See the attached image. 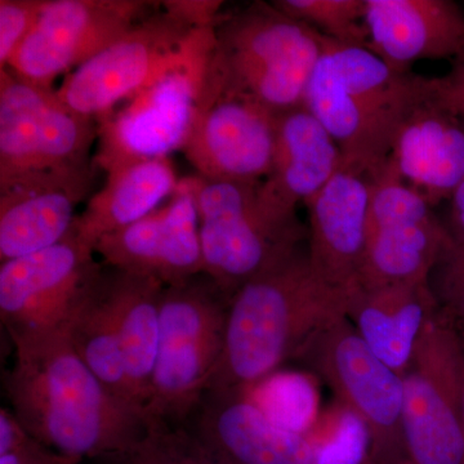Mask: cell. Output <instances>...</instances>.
I'll use <instances>...</instances> for the list:
<instances>
[{"label":"cell","mask_w":464,"mask_h":464,"mask_svg":"<svg viewBox=\"0 0 464 464\" xmlns=\"http://www.w3.org/2000/svg\"><path fill=\"white\" fill-rule=\"evenodd\" d=\"M368 50L398 72L464 57V9L453 0H365Z\"/></svg>","instance_id":"cell-21"},{"label":"cell","mask_w":464,"mask_h":464,"mask_svg":"<svg viewBox=\"0 0 464 464\" xmlns=\"http://www.w3.org/2000/svg\"><path fill=\"white\" fill-rule=\"evenodd\" d=\"M438 311L430 283H411L353 290L346 317L378 359L402 377Z\"/></svg>","instance_id":"cell-22"},{"label":"cell","mask_w":464,"mask_h":464,"mask_svg":"<svg viewBox=\"0 0 464 464\" xmlns=\"http://www.w3.org/2000/svg\"><path fill=\"white\" fill-rule=\"evenodd\" d=\"M213 48L215 42L96 121L93 161L99 169L109 173L182 151L190 136Z\"/></svg>","instance_id":"cell-10"},{"label":"cell","mask_w":464,"mask_h":464,"mask_svg":"<svg viewBox=\"0 0 464 464\" xmlns=\"http://www.w3.org/2000/svg\"><path fill=\"white\" fill-rule=\"evenodd\" d=\"M212 65L235 90L275 114L304 106L324 36L273 3L255 2L215 26Z\"/></svg>","instance_id":"cell-5"},{"label":"cell","mask_w":464,"mask_h":464,"mask_svg":"<svg viewBox=\"0 0 464 464\" xmlns=\"http://www.w3.org/2000/svg\"><path fill=\"white\" fill-rule=\"evenodd\" d=\"M463 411H464V396H463Z\"/></svg>","instance_id":"cell-36"},{"label":"cell","mask_w":464,"mask_h":464,"mask_svg":"<svg viewBox=\"0 0 464 464\" xmlns=\"http://www.w3.org/2000/svg\"><path fill=\"white\" fill-rule=\"evenodd\" d=\"M199 215L204 274L228 297L244 284L299 252L306 228L297 210L266 192L264 181L191 176Z\"/></svg>","instance_id":"cell-4"},{"label":"cell","mask_w":464,"mask_h":464,"mask_svg":"<svg viewBox=\"0 0 464 464\" xmlns=\"http://www.w3.org/2000/svg\"><path fill=\"white\" fill-rule=\"evenodd\" d=\"M342 167L337 142L304 106L276 115L273 163L264 188L277 203L297 210Z\"/></svg>","instance_id":"cell-23"},{"label":"cell","mask_w":464,"mask_h":464,"mask_svg":"<svg viewBox=\"0 0 464 464\" xmlns=\"http://www.w3.org/2000/svg\"><path fill=\"white\" fill-rule=\"evenodd\" d=\"M429 283L440 313L464 341V235L449 228Z\"/></svg>","instance_id":"cell-30"},{"label":"cell","mask_w":464,"mask_h":464,"mask_svg":"<svg viewBox=\"0 0 464 464\" xmlns=\"http://www.w3.org/2000/svg\"><path fill=\"white\" fill-rule=\"evenodd\" d=\"M179 179L170 158L150 159L110 170L75 219L74 231L94 250L97 241L140 221L169 199Z\"/></svg>","instance_id":"cell-25"},{"label":"cell","mask_w":464,"mask_h":464,"mask_svg":"<svg viewBox=\"0 0 464 464\" xmlns=\"http://www.w3.org/2000/svg\"><path fill=\"white\" fill-rule=\"evenodd\" d=\"M273 5L333 42L368 48L365 0H276Z\"/></svg>","instance_id":"cell-28"},{"label":"cell","mask_w":464,"mask_h":464,"mask_svg":"<svg viewBox=\"0 0 464 464\" xmlns=\"http://www.w3.org/2000/svg\"><path fill=\"white\" fill-rule=\"evenodd\" d=\"M0 464H83L61 456L32 435L16 448L0 453Z\"/></svg>","instance_id":"cell-33"},{"label":"cell","mask_w":464,"mask_h":464,"mask_svg":"<svg viewBox=\"0 0 464 464\" xmlns=\"http://www.w3.org/2000/svg\"><path fill=\"white\" fill-rule=\"evenodd\" d=\"M304 206L310 217L308 259L333 286L357 289L371 210V181L364 173L342 167Z\"/></svg>","instance_id":"cell-19"},{"label":"cell","mask_w":464,"mask_h":464,"mask_svg":"<svg viewBox=\"0 0 464 464\" xmlns=\"http://www.w3.org/2000/svg\"><path fill=\"white\" fill-rule=\"evenodd\" d=\"M401 378L409 463L464 464V341L440 310Z\"/></svg>","instance_id":"cell-9"},{"label":"cell","mask_w":464,"mask_h":464,"mask_svg":"<svg viewBox=\"0 0 464 464\" xmlns=\"http://www.w3.org/2000/svg\"><path fill=\"white\" fill-rule=\"evenodd\" d=\"M228 302L206 274L164 288L148 426L186 424L199 408L224 351Z\"/></svg>","instance_id":"cell-6"},{"label":"cell","mask_w":464,"mask_h":464,"mask_svg":"<svg viewBox=\"0 0 464 464\" xmlns=\"http://www.w3.org/2000/svg\"><path fill=\"white\" fill-rule=\"evenodd\" d=\"M99 464H230L188 424L150 423L145 435L121 456Z\"/></svg>","instance_id":"cell-27"},{"label":"cell","mask_w":464,"mask_h":464,"mask_svg":"<svg viewBox=\"0 0 464 464\" xmlns=\"http://www.w3.org/2000/svg\"><path fill=\"white\" fill-rule=\"evenodd\" d=\"M66 331L72 348L83 360L84 364L91 369L92 373L96 375L116 398L123 400L140 411L134 404L132 391L125 372L121 342L110 310L106 292V267L103 268L99 282L70 320Z\"/></svg>","instance_id":"cell-26"},{"label":"cell","mask_w":464,"mask_h":464,"mask_svg":"<svg viewBox=\"0 0 464 464\" xmlns=\"http://www.w3.org/2000/svg\"><path fill=\"white\" fill-rule=\"evenodd\" d=\"M435 90L436 78L398 72L368 48L324 36L304 106L337 142L343 167L369 177L386 164L406 116Z\"/></svg>","instance_id":"cell-3"},{"label":"cell","mask_w":464,"mask_h":464,"mask_svg":"<svg viewBox=\"0 0 464 464\" xmlns=\"http://www.w3.org/2000/svg\"><path fill=\"white\" fill-rule=\"evenodd\" d=\"M401 464H411V463L406 462V463H401Z\"/></svg>","instance_id":"cell-37"},{"label":"cell","mask_w":464,"mask_h":464,"mask_svg":"<svg viewBox=\"0 0 464 464\" xmlns=\"http://www.w3.org/2000/svg\"><path fill=\"white\" fill-rule=\"evenodd\" d=\"M273 422L284 429L304 433L313 413L310 386L295 374L274 373L255 386L240 390Z\"/></svg>","instance_id":"cell-29"},{"label":"cell","mask_w":464,"mask_h":464,"mask_svg":"<svg viewBox=\"0 0 464 464\" xmlns=\"http://www.w3.org/2000/svg\"><path fill=\"white\" fill-rule=\"evenodd\" d=\"M449 201L450 206V230L464 235V181L458 186Z\"/></svg>","instance_id":"cell-35"},{"label":"cell","mask_w":464,"mask_h":464,"mask_svg":"<svg viewBox=\"0 0 464 464\" xmlns=\"http://www.w3.org/2000/svg\"><path fill=\"white\" fill-rule=\"evenodd\" d=\"M48 0H0V69H5L38 23Z\"/></svg>","instance_id":"cell-31"},{"label":"cell","mask_w":464,"mask_h":464,"mask_svg":"<svg viewBox=\"0 0 464 464\" xmlns=\"http://www.w3.org/2000/svg\"><path fill=\"white\" fill-rule=\"evenodd\" d=\"M72 230L56 246L3 262L0 316L9 337L63 331L105 266Z\"/></svg>","instance_id":"cell-13"},{"label":"cell","mask_w":464,"mask_h":464,"mask_svg":"<svg viewBox=\"0 0 464 464\" xmlns=\"http://www.w3.org/2000/svg\"><path fill=\"white\" fill-rule=\"evenodd\" d=\"M383 167L431 207L464 181V119L440 97L438 78L435 92L399 128Z\"/></svg>","instance_id":"cell-18"},{"label":"cell","mask_w":464,"mask_h":464,"mask_svg":"<svg viewBox=\"0 0 464 464\" xmlns=\"http://www.w3.org/2000/svg\"><path fill=\"white\" fill-rule=\"evenodd\" d=\"M215 26H192L160 5L67 74L56 90L58 97L76 114L97 121L168 70L213 44Z\"/></svg>","instance_id":"cell-7"},{"label":"cell","mask_w":464,"mask_h":464,"mask_svg":"<svg viewBox=\"0 0 464 464\" xmlns=\"http://www.w3.org/2000/svg\"><path fill=\"white\" fill-rule=\"evenodd\" d=\"M276 115L226 83L210 61L182 152L203 179L264 181L273 163Z\"/></svg>","instance_id":"cell-12"},{"label":"cell","mask_w":464,"mask_h":464,"mask_svg":"<svg viewBox=\"0 0 464 464\" xmlns=\"http://www.w3.org/2000/svg\"><path fill=\"white\" fill-rule=\"evenodd\" d=\"M96 121L76 114L53 88L0 69V182L90 166Z\"/></svg>","instance_id":"cell-11"},{"label":"cell","mask_w":464,"mask_h":464,"mask_svg":"<svg viewBox=\"0 0 464 464\" xmlns=\"http://www.w3.org/2000/svg\"><path fill=\"white\" fill-rule=\"evenodd\" d=\"M11 340L14 362L5 393L26 431L45 447L79 463L101 462L145 435V417L92 373L66 329Z\"/></svg>","instance_id":"cell-1"},{"label":"cell","mask_w":464,"mask_h":464,"mask_svg":"<svg viewBox=\"0 0 464 464\" xmlns=\"http://www.w3.org/2000/svg\"><path fill=\"white\" fill-rule=\"evenodd\" d=\"M440 97L464 119V57L454 61L447 75L439 76Z\"/></svg>","instance_id":"cell-34"},{"label":"cell","mask_w":464,"mask_h":464,"mask_svg":"<svg viewBox=\"0 0 464 464\" xmlns=\"http://www.w3.org/2000/svg\"><path fill=\"white\" fill-rule=\"evenodd\" d=\"M353 292L323 280L301 250L241 285L228 302L224 351L207 392L246 390L276 373L347 316Z\"/></svg>","instance_id":"cell-2"},{"label":"cell","mask_w":464,"mask_h":464,"mask_svg":"<svg viewBox=\"0 0 464 464\" xmlns=\"http://www.w3.org/2000/svg\"><path fill=\"white\" fill-rule=\"evenodd\" d=\"M160 5L146 0H48L7 67L24 81L53 88L58 76L74 72Z\"/></svg>","instance_id":"cell-15"},{"label":"cell","mask_w":464,"mask_h":464,"mask_svg":"<svg viewBox=\"0 0 464 464\" xmlns=\"http://www.w3.org/2000/svg\"><path fill=\"white\" fill-rule=\"evenodd\" d=\"M369 181L368 239L357 288L429 283L449 227L423 197L386 168Z\"/></svg>","instance_id":"cell-14"},{"label":"cell","mask_w":464,"mask_h":464,"mask_svg":"<svg viewBox=\"0 0 464 464\" xmlns=\"http://www.w3.org/2000/svg\"><path fill=\"white\" fill-rule=\"evenodd\" d=\"M222 5L218 0H168L161 2V5L173 16L190 24L192 26H215Z\"/></svg>","instance_id":"cell-32"},{"label":"cell","mask_w":464,"mask_h":464,"mask_svg":"<svg viewBox=\"0 0 464 464\" xmlns=\"http://www.w3.org/2000/svg\"><path fill=\"white\" fill-rule=\"evenodd\" d=\"M188 424L230 464H320V445L273 422L239 391H210Z\"/></svg>","instance_id":"cell-20"},{"label":"cell","mask_w":464,"mask_h":464,"mask_svg":"<svg viewBox=\"0 0 464 464\" xmlns=\"http://www.w3.org/2000/svg\"><path fill=\"white\" fill-rule=\"evenodd\" d=\"M164 288L163 284L151 277L106 267L110 310L121 342L134 404L143 417L157 364L160 299Z\"/></svg>","instance_id":"cell-24"},{"label":"cell","mask_w":464,"mask_h":464,"mask_svg":"<svg viewBox=\"0 0 464 464\" xmlns=\"http://www.w3.org/2000/svg\"><path fill=\"white\" fill-rule=\"evenodd\" d=\"M99 168L26 174L0 182V262L56 246L75 224Z\"/></svg>","instance_id":"cell-17"},{"label":"cell","mask_w":464,"mask_h":464,"mask_svg":"<svg viewBox=\"0 0 464 464\" xmlns=\"http://www.w3.org/2000/svg\"><path fill=\"white\" fill-rule=\"evenodd\" d=\"M295 357L316 372L364 426L365 464L409 462L401 375L378 359L347 317L314 335Z\"/></svg>","instance_id":"cell-8"},{"label":"cell","mask_w":464,"mask_h":464,"mask_svg":"<svg viewBox=\"0 0 464 464\" xmlns=\"http://www.w3.org/2000/svg\"><path fill=\"white\" fill-rule=\"evenodd\" d=\"M94 253L106 267L151 277L164 286L204 274L199 215L190 177L179 179L176 192L154 212L101 237Z\"/></svg>","instance_id":"cell-16"}]
</instances>
